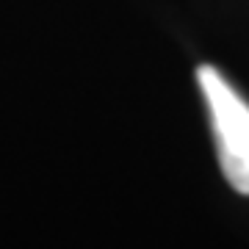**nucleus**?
I'll return each instance as SVG.
<instances>
[{
  "mask_svg": "<svg viewBox=\"0 0 249 249\" xmlns=\"http://www.w3.org/2000/svg\"><path fill=\"white\" fill-rule=\"evenodd\" d=\"M196 83L208 103L219 166L227 183L238 194L249 196V103L211 64H202L196 70Z\"/></svg>",
  "mask_w": 249,
  "mask_h": 249,
  "instance_id": "1",
  "label": "nucleus"
}]
</instances>
